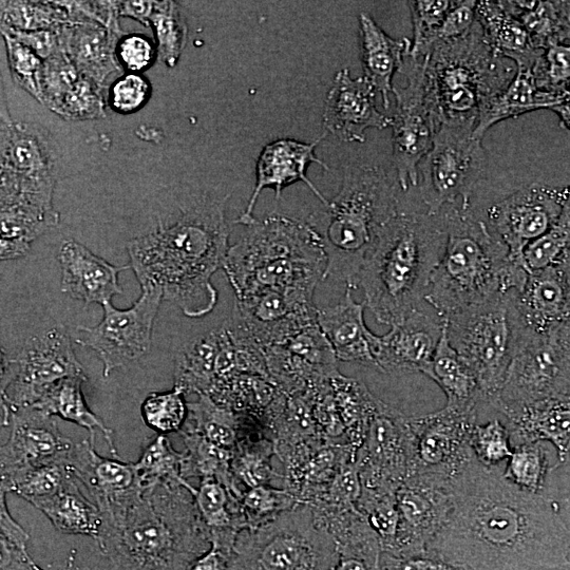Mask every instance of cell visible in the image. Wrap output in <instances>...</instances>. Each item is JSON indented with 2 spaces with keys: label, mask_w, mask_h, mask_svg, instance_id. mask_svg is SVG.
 <instances>
[{
  "label": "cell",
  "mask_w": 570,
  "mask_h": 570,
  "mask_svg": "<svg viewBox=\"0 0 570 570\" xmlns=\"http://www.w3.org/2000/svg\"><path fill=\"white\" fill-rule=\"evenodd\" d=\"M341 296L307 302L277 316L257 337L194 363L195 403L212 431L235 430L284 478L321 466L326 438L317 417L335 404L346 341L340 330Z\"/></svg>",
  "instance_id": "cell-1"
},
{
  "label": "cell",
  "mask_w": 570,
  "mask_h": 570,
  "mask_svg": "<svg viewBox=\"0 0 570 570\" xmlns=\"http://www.w3.org/2000/svg\"><path fill=\"white\" fill-rule=\"evenodd\" d=\"M489 376V419L534 433L543 396L570 352V249L517 250L508 291L461 333Z\"/></svg>",
  "instance_id": "cell-2"
},
{
  "label": "cell",
  "mask_w": 570,
  "mask_h": 570,
  "mask_svg": "<svg viewBox=\"0 0 570 570\" xmlns=\"http://www.w3.org/2000/svg\"><path fill=\"white\" fill-rule=\"evenodd\" d=\"M204 455L178 464L167 453L157 455L153 482L141 491L118 490L124 499L115 513L146 531L154 546L157 568L176 553L194 549L223 530L228 497L245 438L235 430H214Z\"/></svg>",
  "instance_id": "cell-3"
},
{
  "label": "cell",
  "mask_w": 570,
  "mask_h": 570,
  "mask_svg": "<svg viewBox=\"0 0 570 570\" xmlns=\"http://www.w3.org/2000/svg\"><path fill=\"white\" fill-rule=\"evenodd\" d=\"M370 348L344 371L336 407L344 425L379 404L420 389L487 392L490 381L479 352L466 337L422 322H404L370 337Z\"/></svg>",
  "instance_id": "cell-4"
},
{
  "label": "cell",
  "mask_w": 570,
  "mask_h": 570,
  "mask_svg": "<svg viewBox=\"0 0 570 570\" xmlns=\"http://www.w3.org/2000/svg\"><path fill=\"white\" fill-rule=\"evenodd\" d=\"M469 448L431 439L397 438L352 452L348 474L396 527L475 483Z\"/></svg>",
  "instance_id": "cell-5"
},
{
  "label": "cell",
  "mask_w": 570,
  "mask_h": 570,
  "mask_svg": "<svg viewBox=\"0 0 570 570\" xmlns=\"http://www.w3.org/2000/svg\"><path fill=\"white\" fill-rule=\"evenodd\" d=\"M487 204L489 202L466 214L442 208H419L396 219L385 239L381 287L370 314L356 328L355 335L370 340L382 328L379 324L382 309L396 284L411 285L415 298H419L426 283L445 273L459 276L485 309L493 305V299L468 275L460 261L466 246H478L490 257L494 255L493 249L472 228Z\"/></svg>",
  "instance_id": "cell-6"
},
{
  "label": "cell",
  "mask_w": 570,
  "mask_h": 570,
  "mask_svg": "<svg viewBox=\"0 0 570 570\" xmlns=\"http://www.w3.org/2000/svg\"><path fill=\"white\" fill-rule=\"evenodd\" d=\"M111 564L130 562L96 489L47 505L22 530L2 528V570H94Z\"/></svg>",
  "instance_id": "cell-7"
},
{
  "label": "cell",
  "mask_w": 570,
  "mask_h": 570,
  "mask_svg": "<svg viewBox=\"0 0 570 570\" xmlns=\"http://www.w3.org/2000/svg\"><path fill=\"white\" fill-rule=\"evenodd\" d=\"M562 140L549 116L530 118L523 105H510L487 156L483 184L490 200L512 213H549L550 195L570 194Z\"/></svg>",
  "instance_id": "cell-8"
},
{
  "label": "cell",
  "mask_w": 570,
  "mask_h": 570,
  "mask_svg": "<svg viewBox=\"0 0 570 570\" xmlns=\"http://www.w3.org/2000/svg\"><path fill=\"white\" fill-rule=\"evenodd\" d=\"M407 570H494L510 561L504 531L478 483L395 527Z\"/></svg>",
  "instance_id": "cell-9"
},
{
  "label": "cell",
  "mask_w": 570,
  "mask_h": 570,
  "mask_svg": "<svg viewBox=\"0 0 570 570\" xmlns=\"http://www.w3.org/2000/svg\"><path fill=\"white\" fill-rule=\"evenodd\" d=\"M92 403V438L129 460L156 459L175 442L184 441L178 411L195 397L174 400L145 384L115 360H97L88 379Z\"/></svg>",
  "instance_id": "cell-10"
},
{
  "label": "cell",
  "mask_w": 570,
  "mask_h": 570,
  "mask_svg": "<svg viewBox=\"0 0 570 570\" xmlns=\"http://www.w3.org/2000/svg\"><path fill=\"white\" fill-rule=\"evenodd\" d=\"M530 436L527 430H519V439L508 455L480 461L475 466V483L497 515L505 539L568 554L562 539L568 504L550 490L549 456L532 452Z\"/></svg>",
  "instance_id": "cell-11"
},
{
  "label": "cell",
  "mask_w": 570,
  "mask_h": 570,
  "mask_svg": "<svg viewBox=\"0 0 570 570\" xmlns=\"http://www.w3.org/2000/svg\"><path fill=\"white\" fill-rule=\"evenodd\" d=\"M0 247L3 255L58 269H85L82 230L70 198L47 184L18 179L9 157L2 159Z\"/></svg>",
  "instance_id": "cell-12"
},
{
  "label": "cell",
  "mask_w": 570,
  "mask_h": 570,
  "mask_svg": "<svg viewBox=\"0 0 570 570\" xmlns=\"http://www.w3.org/2000/svg\"><path fill=\"white\" fill-rule=\"evenodd\" d=\"M89 69L122 115L159 132L170 110L183 107L174 71L184 48L167 47L145 33L99 37L86 45Z\"/></svg>",
  "instance_id": "cell-13"
},
{
  "label": "cell",
  "mask_w": 570,
  "mask_h": 570,
  "mask_svg": "<svg viewBox=\"0 0 570 570\" xmlns=\"http://www.w3.org/2000/svg\"><path fill=\"white\" fill-rule=\"evenodd\" d=\"M2 363L0 387L3 392L39 384L47 366L89 335L85 314L71 316L39 306L0 307Z\"/></svg>",
  "instance_id": "cell-14"
},
{
  "label": "cell",
  "mask_w": 570,
  "mask_h": 570,
  "mask_svg": "<svg viewBox=\"0 0 570 570\" xmlns=\"http://www.w3.org/2000/svg\"><path fill=\"white\" fill-rule=\"evenodd\" d=\"M0 20L2 39L31 47H85L107 37L91 2H2Z\"/></svg>",
  "instance_id": "cell-15"
},
{
  "label": "cell",
  "mask_w": 570,
  "mask_h": 570,
  "mask_svg": "<svg viewBox=\"0 0 570 570\" xmlns=\"http://www.w3.org/2000/svg\"><path fill=\"white\" fill-rule=\"evenodd\" d=\"M236 75V89L262 102L279 69L283 39L264 2H238L225 31Z\"/></svg>",
  "instance_id": "cell-16"
},
{
  "label": "cell",
  "mask_w": 570,
  "mask_h": 570,
  "mask_svg": "<svg viewBox=\"0 0 570 570\" xmlns=\"http://www.w3.org/2000/svg\"><path fill=\"white\" fill-rule=\"evenodd\" d=\"M328 504L318 494L296 505L265 532L262 570H324Z\"/></svg>",
  "instance_id": "cell-17"
},
{
  "label": "cell",
  "mask_w": 570,
  "mask_h": 570,
  "mask_svg": "<svg viewBox=\"0 0 570 570\" xmlns=\"http://www.w3.org/2000/svg\"><path fill=\"white\" fill-rule=\"evenodd\" d=\"M156 130L122 115L100 138L85 171L104 183L138 181L159 175Z\"/></svg>",
  "instance_id": "cell-18"
},
{
  "label": "cell",
  "mask_w": 570,
  "mask_h": 570,
  "mask_svg": "<svg viewBox=\"0 0 570 570\" xmlns=\"http://www.w3.org/2000/svg\"><path fill=\"white\" fill-rule=\"evenodd\" d=\"M2 52L21 126L63 156L62 110L66 91L31 63L9 51Z\"/></svg>",
  "instance_id": "cell-19"
},
{
  "label": "cell",
  "mask_w": 570,
  "mask_h": 570,
  "mask_svg": "<svg viewBox=\"0 0 570 570\" xmlns=\"http://www.w3.org/2000/svg\"><path fill=\"white\" fill-rule=\"evenodd\" d=\"M121 118V111L92 71L66 91L62 110L63 156L85 171L97 142Z\"/></svg>",
  "instance_id": "cell-20"
},
{
  "label": "cell",
  "mask_w": 570,
  "mask_h": 570,
  "mask_svg": "<svg viewBox=\"0 0 570 570\" xmlns=\"http://www.w3.org/2000/svg\"><path fill=\"white\" fill-rule=\"evenodd\" d=\"M228 141V127L209 110H189L165 127L160 156L179 171L204 170L219 159Z\"/></svg>",
  "instance_id": "cell-21"
},
{
  "label": "cell",
  "mask_w": 570,
  "mask_h": 570,
  "mask_svg": "<svg viewBox=\"0 0 570 570\" xmlns=\"http://www.w3.org/2000/svg\"><path fill=\"white\" fill-rule=\"evenodd\" d=\"M174 85L184 105L193 110L213 111L235 91L234 63L216 51H186L176 62Z\"/></svg>",
  "instance_id": "cell-22"
},
{
  "label": "cell",
  "mask_w": 570,
  "mask_h": 570,
  "mask_svg": "<svg viewBox=\"0 0 570 570\" xmlns=\"http://www.w3.org/2000/svg\"><path fill=\"white\" fill-rule=\"evenodd\" d=\"M540 75L547 112L570 141V40L554 22H539Z\"/></svg>",
  "instance_id": "cell-23"
},
{
  "label": "cell",
  "mask_w": 570,
  "mask_h": 570,
  "mask_svg": "<svg viewBox=\"0 0 570 570\" xmlns=\"http://www.w3.org/2000/svg\"><path fill=\"white\" fill-rule=\"evenodd\" d=\"M535 431L546 436L547 456L570 485V352L543 396L534 422Z\"/></svg>",
  "instance_id": "cell-24"
},
{
  "label": "cell",
  "mask_w": 570,
  "mask_h": 570,
  "mask_svg": "<svg viewBox=\"0 0 570 570\" xmlns=\"http://www.w3.org/2000/svg\"><path fill=\"white\" fill-rule=\"evenodd\" d=\"M2 51H9L43 71L52 81L58 82L63 91L80 85L91 75L86 45L85 47H75V45L31 47V45L2 39Z\"/></svg>",
  "instance_id": "cell-25"
},
{
  "label": "cell",
  "mask_w": 570,
  "mask_h": 570,
  "mask_svg": "<svg viewBox=\"0 0 570 570\" xmlns=\"http://www.w3.org/2000/svg\"><path fill=\"white\" fill-rule=\"evenodd\" d=\"M238 2H176L179 26H193L214 39L225 40V31L234 20Z\"/></svg>",
  "instance_id": "cell-26"
},
{
  "label": "cell",
  "mask_w": 570,
  "mask_h": 570,
  "mask_svg": "<svg viewBox=\"0 0 570 570\" xmlns=\"http://www.w3.org/2000/svg\"><path fill=\"white\" fill-rule=\"evenodd\" d=\"M562 539H564L566 549H568V557L570 558V504H568L564 523H562Z\"/></svg>",
  "instance_id": "cell-27"
},
{
  "label": "cell",
  "mask_w": 570,
  "mask_h": 570,
  "mask_svg": "<svg viewBox=\"0 0 570 570\" xmlns=\"http://www.w3.org/2000/svg\"><path fill=\"white\" fill-rule=\"evenodd\" d=\"M94 570H130V564L102 566V568H97Z\"/></svg>",
  "instance_id": "cell-28"
}]
</instances>
